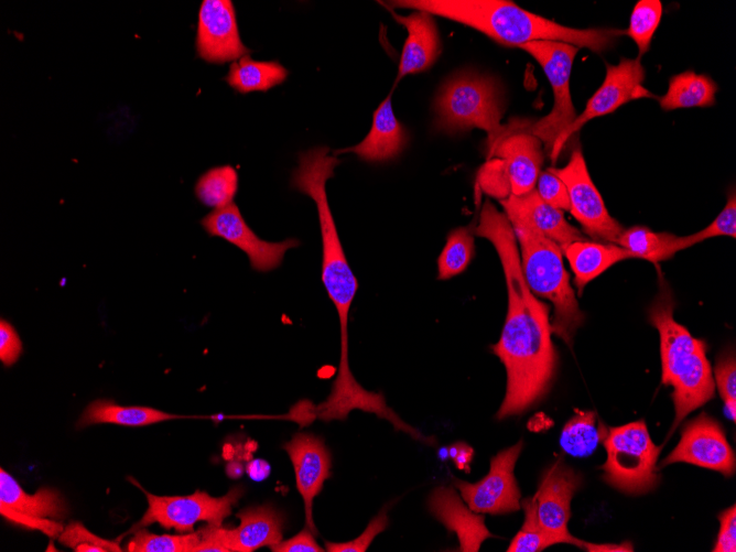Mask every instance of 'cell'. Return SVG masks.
Segmentation results:
<instances>
[{
	"instance_id": "obj_1",
	"label": "cell",
	"mask_w": 736,
	"mask_h": 552,
	"mask_svg": "<svg viewBox=\"0 0 736 552\" xmlns=\"http://www.w3.org/2000/svg\"><path fill=\"white\" fill-rule=\"evenodd\" d=\"M476 236L495 247L505 274L508 311L500 338L491 346L507 371V389L498 419L520 414L550 390L558 356L551 338L549 306L528 288L520 263L517 239L505 213L486 201Z\"/></svg>"
},
{
	"instance_id": "obj_2",
	"label": "cell",
	"mask_w": 736,
	"mask_h": 552,
	"mask_svg": "<svg viewBox=\"0 0 736 552\" xmlns=\"http://www.w3.org/2000/svg\"><path fill=\"white\" fill-rule=\"evenodd\" d=\"M382 4L443 17L511 47L533 41H556L600 53L626 34L618 29L569 28L506 0H396Z\"/></svg>"
},
{
	"instance_id": "obj_3",
	"label": "cell",
	"mask_w": 736,
	"mask_h": 552,
	"mask_svg": "<svg viewBox=\"0 0 736 552\" xmlns=\"http://www.w3.org/2000/svg\"><path fill=\"white\" fill-rule=\"evenodd\" d=\"M674 306L669 288L662 285L649 309V322L660 335L662 383L673 388L675 418L671 433L690 412L715 394L705 343L674 320Z\"/></svg>"
},
{
	"instance_id": "obj_4",
	"label": "cell",
	"mask_w": 736,
	"mask_h": 552,
	"mask_svg": "<svg viewBox=\"0 0 736 552\" xmlns=\"http://www.w3.org/2000/svg\"><path fill=\"white\" fill-rule=\"evenodd\" d=\"M507 217L520 246L524 281L535 296L553 304L552 333L571 345L584 315L564 268L562 250L524 218L513 214Z\"/></svg>"
},
{
	"instance_id": "obj_5",
	"label": "cell",
	"mask_w": 736,
	"mask_h": 552,
	"mask_svg": "<svg viewBox=\"0 0 736 552\" xmlns=\"http://www.w3.org/2000/svg\"><path fill=\"white\" fill-rule=\"evenodd\" d=\"M502 111L497 84L489 77L465 73L441 88L435 100V127L448 132L483 129L490 150L509 129L500 123Z\"/></svg>"
},
{
	"instance_id": "obj_6",
	"label": "cell",
	"mask_w": 736,
	"mask_h": 552,
	"mask_svg": "<svg viewBox=\"0 0 736 552\" xmlns=\"http://www.w3.org/2000/svg\"><path fill=\"white\" fill-rule=\"evenodd\" d=\"M602 443L607 453L602 466L607 484L630 495L646 494L657 487L656 464L661 447L651 440L645 421L607 430L604 426Z\"/></svg>"
},
{
	"instance_id": "obj_7",
	"label": "cell",
	"mask_w": 736,
	"mask_h": 552,
	"mask_svg": "<svg viewBox=\"0 0 736 552\" xmlns=\"http://www.w3.org/2000/svg\"><path fill=\"white\" fill-rule=\"evenodd\" d=\"M489 161L480 176L481 187L490 195L506 198L534 190L543 163L542 142L527 131L509 128L489 150Z\"/></svg>"
},
{
	"instance_id": "obj_8",
	"label": "cell",
	"mask_w": 736,
	"mask_h": 552,
	"mask_svg": "<svg viewBox=\"0 0 736 552\" xmlns=\"http://www.w3.org/2000/svg\"><path fill=\"white\" fill-rule=\"evenodd\" d=\"M518 48L529 53L539 63L553 90L552 110L529 127L530 132L550 152L577 117L570 93V76L578 47L556 41H533Z\"/></svg>"
},
{
	"instance_id": "obj_9",
	"label": "cell",
	"mask_w": 736,
	"mask_h": 552,
	"mask_svg": "<svg viewBox=\"0 0 736 552\" xmlns=\"http://www.w3.org/2000/svg\"><path fill=\"white\" fill-rule=\"evenodd\" d=\"M243 493L241 486L232 487L221 497H213L201 490L187 496H156L145 493L148 509L132 529L159 523L165 529H175L182 533L193 532L194 524L201 521L221 526Z\"/></svg>"
},
{
	"instance_id": "obj_10",
	"label": "cell",
	"mask_w": 736,
	"mask_h": 552,
	"mask_svg": "<svg viewBox=\"0 0 736 552\" xmlns=\"http://www.w3.org/2000/svg\"><path fill=\"white\" fill-rule=\"evenodd\" d=\"M551 171L565 184L571 204L570 212L585 232L599 241L616 245L625 228L608 213L587 171L581 148L573 150L565 166Z\"/></svg>"
},
{
	"instance_id": "obj_11",
	"label": "cell",
	"mask_w": 736,
	"mask_h": 552,
	"mask_svg": "<svg viewBox=\"0 0 736 552\" xmlns=\"http://www.w3.org/2000/svg\"><path fill=\"white\" fill-rule=\"evenodd\" d=\"M646 72L640 58H621L617 65L606 64V75L600 87L588 99L583 112L556 140L550 155L555 160L570 137L587 121L605 116L624 104L639 98L656 97L642 86Z\"/></svg>"
},
{
	"instance_id": "obj_12",
	"label": "cell",
	"mask_w": 736,
	"mask_h": 552,
	"mask_svg": "<svg viewBox=\"0 0 736 552\" xmlns=\"http://www.w3.org/2000/svg\"><path fill=\"white\" fill-rule=\"evenodd\" d=\"M521 450L522 441L499 452L490 461L489 473L477 483L454 480L470 510L491 515L519 510L521 494L513 476V468Z\"/></svg>"
},
{
	"instance_id": "obj_13",
	"label": "cell",
	"mask_w": 736,
	"mask_h": 552,
	"mask_svg": "<svg viewBox=\"0 0 736 552\" xmlns=\"http://www.w3.org/2000/svg\"><path fill=\"white\" fill-rule=\"evenodd\" d=\"M201 224L209 236L223 238L242 250L248 256L251 268L259 272L277 269L285 252L300 246L295 238L278 242L260 239L247 225L235 203L214 209Z\"/></svg>"
},
{
	"instance_id": "obj_14",
	"label": "cell",
	"mask_w": 736,
	"mask_h": 552,
	"mask_svg": "<svg viewBox=\"0 0 736 552\" xmlns=\"http://www.w3.org/2000/svg\"><path fill=\"white\" fill-rule=\"evenodd\" d=\"M684 462L719 472L726 477L735 473V454L722 425L706 413L689 421L675 448L661 466Z\"/></svg>"
},
{
	"instance_id": "obj_15",
	"label": "cell",
	"mask_w": 736,
	"mask_h": 552,
	"mask_svg": "<svg viewBox=\"0 0 736 552\" xmlns=\"http://www.w3.org/2000/svg\"><path fill=\"white\" fill-rule=\"evenodd\" d=\"M580 485V475L558 461L544 473L533 498L541 528L558 543L583 548L584 541L574 538L567 529L571 501Z\"/></svg>"
},
{
	"instance_id": "obj_16",
	"label": "cell",
	"mask_w": 736,
	"mask_h": 552,
	"mask_svg": "<svg viewBox=\"0 0 736 552\" xmlns=\"http://www.w3.org/2000/svg\"><path fill=\"white\" fill-rule=\"evenodd\" d=\"M202 59L224 64L250 52L241 42L234 4L230 0H204L198 12L195 41Z\"/></svg>"
},
{
	"instance_id": "obj_17",
	"label": "cell",
	"mask_w": 736,
	"mask_h": 552,
	"mask_svg": "<svg viewBox=\"0 0 736 552\" xmlns=\"http://www.w3.org/2000/svg\"><path fill=\"white\" fill-rule=\"evenodd\" d=\"M294 467L296 488L305 507L307 528L316 533L312 517L313 499L331 477V453L323 439L310 433H297L283 445Z\"/></svg>"
},
{
	"instance_id": "obj_18",
	"label": "cell",
	"mask_w": 736,
	"mask_h": 552,
	"mask_svg": "<svg viewBox=\"0 0 736 552\" xmlns=\"http://www.w3.org/2000/svg\"><path fill=\"white\" fill-rule=\"evenodd\" d=\"M397 23L403 25L408 36L403 44L396 84L409 74L424 72L430 68L441 53V40L432 14L413 10L401 15L390 9Z\"/></svg>"
},
{
	"instance_id": "obj_19",
	"label": "cell",
	"mask_w": 736,
	"mask_h": 552,
	"mask_svg": "<svg viewBox=\"0 0 736 552\" xmlns=\"http://www.w3.org/2000/svg\"><path fill=\"white\" fill-rule=\"evenodd\" d=\"M429 509L448 530L456 533L459 551L477 552L481 543L493 537L485 526L484 515L465 506L453 488H435L429 497Z\"/></svg>"
},
{
	"instance_id": "obj_20",
	"label": "cell",
	"mask_w": 736,
	"mask_h": 552,
	"mask_svg": "<svg viewBox=\"0 0 736 552\" xmlns=\"http://www.w3.org/2000/svg\"><path fill=\"white\" fill-rule=\"evenodd\" d=\"M407 143V131L393 113L389 94L375 110L366 138L354 147L335 150L334 155L349 152L364 161L381 163L397 158Z\"/></svg>"
},
{
	"instance_id": "obj_21",
	"label": "cell",
	"mask_w": 736,
	"mask_h": 552,
	"mask_svg": "<svg viewBox=\"0 0 736 552\" xmlns=\"http://www.w3.org/2000/svg\"><path fill=\"white\" fill-rule=\"evenodd\" d=\"M500 204L505 214L524 218L562 251L574 241L586 240L578 229L566 221L562 210L543 202L535 190L521 196L509 195L500 199Z\"/></svg>"
},
{
	"instance_id": "obj_22",
	"label": "cell",
	"mask_w": 736,
	"mask_h": 552,
	"mask_svg": "<svg viewBox=\"0 0 736 552\" xmlns=\"http://www.w3.org/2000/svg\"><path fill=\"white\" fill-rule=\"evenodd\" d=\"M240 523L227 529L230 552H252L282 541L283 516L270 505L250 507L237 513Z\"/></svg>"
},
{
	"instance_id": "obj_23",
	"label": "cell",
	"mask_w": 736,
	"mask_h": 552,
	"mask_svg": "<svg viewBox=\"0 0 736 552\" xmlns=\"http://www.w3.org/2000/svg\"><path fill=\"white\" fill-rule=\"evenodd\" d=\"M563 252L574 273V283L580 294L588 282L613 264L632 258L618 245L587 240L574 241Z\"/></svg>"
},
{
	"instance_id": "obj_24",
	"label": "cell",
	"mask_w": 736,
	"mask_h": 552,
	"mask_svg": "<svg viewBox=\"0 0 736 552\" xmlns=\"http://www.w3.org/2000/svg\"><path fill=\"white\" fill-rule=\"evenodd\" d=\"M0 502L41 518L63 519L68 511L63 496L56 489L41 488L30 495L3 468L0 470Z\"/></svg>"
},
{
	"instance_id": "obj_25",
	"label": "cell",
	"mask_w": 736,
	"mask_h": 552,
	"mask_svg": "<svg viewBox=\"0 0 736 552\" xmlns=\"http://www.w3.org/2000/svg\"><path fill=\"white\" fill-rule=\"evenodd\" d=\"M177 418L180 416L150 407H123L112 400L98 399L86 407L77 422V427L98 423L143 426Z\"/></svg>"
},
{
	"instance_id": "obj_26",
	"label": "cell",
	"mask_w": 736,
	"mask_h": 552,
	"mask_svg": "<svg viewBox=\"0 0 736 552\" xmlns=\"http://www.w3.org/2000/svg\"><path fill=\"white\" fill-rule=\"evenodd\" d=\"M716 91L711 77L685 71L670 78L667 93L658 101L663 110L708 107L714 105Z\"/></svg>"
},
{
	"instance_id": "obj_27",
	"label": "cell",
	"mask_w": 736,
	"mask_h": 552,
	"mask_svg": "<svg viewBox=\"0 0 736 552\" xmlns=\"http://www.w3.org/2000/svg\"><path fill=\"white\" fill-rule=\"evenodd\" d=\"M288 69L277 61H255L249 55L234 62L226 76L228 85L240 94L267 91L282 84Z\"/></svg>"
},
{
	"instance_id": "obj_28",
	"label": "cell",
	"mask_w": 736,
	"mask_h": 552,
	"mask_svg": "<svg viewBox=\"0 0 736 552\" xmlns=\"http://www.w3.org/2000/svg\"><path fill=\"white\" fill-rule=\"evenodd\" d=\"M616 245L626 249L635 259L660 262L683 250L681 237L670 232H656L645 226L624 229Z\"/></svg>"
},
{
	"instance_id": "obj_29",
	"label": "cell",
	"mask_w": 736,
	"mask_h": 552,
	"mask_svg": "<svg viewBox=\"0 0 736 552\" xmlns=\"http://www.w3.org/2000/svg\"><path fill=\"white\" fill-rule=\"evenodd\" d=\"M603 429L596 426V414L593 411H581L564 425L560 445L574 457H586L598 446L603 437Z\"/></svg>"
},
{
	"instance_id": "obj_30",
	"label": "cell",
	"mask_w": 736,
	"mask_h": 552,
	"mask_svg": "<svg viewBox=\"0 0 736 552\" xmlns=\"http://www.w3.org/2000/svg\"><path fill=\"white\" fill-rule=\"evenodd\" d=\"M238 190V174L230 165L206 171L195 184V194L201 203L215 209L231 203Z\"/></svg>"
},
{
	"instance_id": "obj_31",
	"label": "cell",
	"mask_w": 736,
	"mask_h": 552,
	"mask_svg": "<svg viewBox=\"0 0 736 552\" xmlns=\"http://www.w3.org/2000/svg\"><path fill=\"white\" fill-rule=\"evenodd\" d=\"M475 249L468 227L452 230L437 260L439 279L446 280L462 273L469 264Z\"/></svg>"
},
{
	"instance_id": "obj_32",
	"label": "cell",
	"mask_w": 736,
	"mask_h": 552,
	"mask_svg": "<svg viewBox=\"0 0 736 552\" xmlns=\"http://www.w3.org/2000/svg\"><path fill=\"white\" fill-rule=\"evenodd\" d=\"M661 15L662 4L659 0H639L635 4L625 32L637 44L639 58L649 50Z\"/></svg>"
},
{
	"instance_id": "obj_33",
	"label": "cell",
	"mask_w": 736,
	"mask_h": 552,
	"mask_svg": "<svg viewBox=\"0 0 736 552\" xmlns=\"http://www.w3.org/2000/svg\"><path fill=\"white\" fill-rule=\"evenodd\" d=\"M199 532L185 534H154L147 530H137L130 539L129 552H192L199 543Z\"/></svg>"
},
{
	"instance_id": "obj_34",
	"label": "cell",
	"mask_w": 736,
	"mask_h": 552,
	"mask_svg": "<svg viewBox=\"0 0 736 552\" xmlns=\"http://www.w3.org/2000/svg\"><path fill=\"white\" fill-rule=\"evenodd\" d=\"M521 506L524 510V522L520 531L511 540L507 551L539 552L550 545L556 544L558 542L539 523L534 498H524Z\"/></svg>"
},
{
	"instance_id": "obj_35",
	"label": "cell",
	"mask_w": 736,
	"mask_h": 552,
	"mask_svg": "<svg viewBox=\"0 0 736 552\" xmlns=\"http://www.w3.org/2000/svg\"><path fill=\"white\" fill-rule=\"evenodd\" d=\"M717 236H736V197L735 193L728 196L727 203L715 219L705 228L692 235L682 236L683 249L689 248L705 239Z\"/></svg>"
},
{
	"instance_id": "obj_36",
	"label": "cell",
	"mask_w": 736,
	"mask_h": 552,
	"mask_svg": "<svg viewBox=\"0 0 736 552\" xmlns=\"http://www.w3.org/2000/svg\"><path fill=\"white\" fill-rule=\"evenodd\" d=\"M715 383L733 421L736 418V362L733 355L722 357L715 366Z\"/></svg>"
},
{
	"instance_id": "obj_37",
	"label": "cell",
	"mask_w": 736,
	"mask_h": 552,
	"mask_svg": "<svg viewBox=\"0 0 736 552\" xmlns=\"http://www.w3.org/2000/svg\"><path fill=\"white\" fill-rule=\"evenodd\" d=\"M535 184L534 190L543 202L560 210L571 209L567 188L551 169L541 171Z\"/></svg>"
},
{
	"instance_id": "obj_38",
	"label": "cell",
	"mask_w": 736,
	"mask_h": 552,
	"mask_svg": "<svg viewBox=\"0 0 736 552\" xmlns=\"http://www.w3.org/2000/svg\"><path fill=\"white\" fill-rule=\"evenodd\" d=\"M387 510L380 511L367 526L364 532L356 539L347 542H325V551L328 552H365L372 540L388 527Z\"/></svg>"
},
{
	"instance_id": "obj_39",
	"label": "cell",
	"mask_w": 736,
	"mask_h": 552,
	"mask_svg": "<svg viewBox=\"0 0 736 552\" xmlns=\"http://www.w3.org/2000/svg\"><path fill=\"white\" fill-rule=\"evenodd\" d=\"M0 513L10 522L20 524L29 529L42 531L50 538L59 537L64 528L59 522L53 521L50 518H41L25 512H21L11 508L10 506L0 502Z\"/></svg>"
},
{
	"instance_id": "obj_40",
	"label": "cell",
	"mask_w": 736,
	"mask_h": 552,
	"mask_svg": "<svg viewBox=\"0 0 736 552\" xmlns=\"http://www.w3.org/2000/svg\"><path fill=\"white\" fill-rule=\"evenodd\" d=\"M58 541L72 549H75L77 545L95 544L102 548L106 552H120L121 548L117 542L102 539L89 530H87L80 522H72L64 528L63 532L58 537Z\"/></svg>"
},
{
	"instance_id": "obj_41",
	"label": "cell",
	"mask_w": 736,
	"mask_h": 552,
	"mask_svg": "<svg viewBox=\"0 0 736 552\" xmlns=\"http://www.w3.org/2000/svg\"><path fill=\"white\" fill-rule=\"evenodd\" d=\"M719 531L716 543L712 551L714 552H735L736 551V507L730 506L718 516Z\"/></svg>"
},
{
	"instance_id": "obj_42",
	"label": "cell",
	"mask_w": 736,
	"mask_h": 552,
	"mask_svg": "<svg viewBox=\"0 0 736 552\" xmlns=\"http://www.w3.org/2000/svg\"><path fill=\"white\" fill-rule=\"evenodd\" d=\"M22 342L15 328L7 321L0 322V360L6 366L13 365L22 353Z\"/></svg>"
},
{
	"instance_id": "obj_43",
	"label": "cell",
	"mask_w": 736,
	"mask_h": 552,
	"mask_svg": "<svg viewBox=\"0 0 736 552\" xmlns=\"http://www.w3.org/2000/svg\"><path fill=\"white\" fill-rule=\"evenodd\" d=\"M201 540L192 552H230L227 544V529L209 524L198 530Z\"/></svg>"
},
{
	"instance_id": "obj_44",
	"label": "cell",
	"mask_w": 736,
	"mask_h": 552,
	"mask_svg": "<svg viewBox=\"0 0 736 552\" xmlns=\"http://www.w3.org/2000/svg\"><path fill=\"white\" fill-rule=\"evenodd\" d=\"M307 527L299 532L293 538L280 541L275 545H272L270 549L273 552H323L325 551L320 546Z\"/></svg>"
},
{
	"instance_id": "obj_45",
	"label": "cell",
	"mask_w": 736,
	"mask_h": 552,
	"mask_svg": "<svg viewBox=\"0 0 736 552\" xmlns=\"http://www.w3.org/2000/svg\"><path fill=\"white\" fill-rule=\"evenodd\" d=\"M583 549L587 551H597V552H630L634 551L631 543L626 542L623 544H595V543H583Z\"/></svg>"
},
{
	"instance_id": "obj_46",
	"label": "cell",
	"mask_w": 736,
	"mask_h": 552,
	"mask_svg": "<svg viewBox=\"0 0 736 552\" xmlns=\"http://www.w3.org/2000/svg\"><path fill=\"white\" fill-rule=\"evenodd\" d=\"M264 468H269V465L264 461L257 459L248 465V473L253 479L261 480L268 476V473L260 470Z\"/></svg>"
},
{
	"instance_id": "obj_47",
	"label": "cell",
	"mask_w": 736,
	"mask_h": 552,
	"mask_svg": "<svg viewBox=\"0 0 736 552\" xmlns=\"http://www.w3.org/2000/svg\"><path fill=\"white\" fill-rule=\"evenodd\" d=\"M77 552H106L102 548L95 544H79L75 549Z\"/></svg>"
}]
</instances>
